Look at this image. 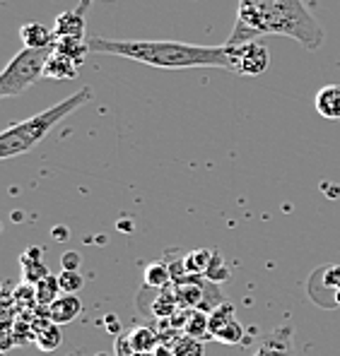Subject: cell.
Masks as SVG:
<instances>
[{
    "instance_id": "603a6c76",
    "label": "cell",
    "mask_w": 340,
    "mask_h": 356,
    "mask_svg": "<svg viewBox=\"0 0 340 356\" xmlns=\"http://www.w3.org/2000/svg\"><path fill=\"white\" fill-rule=\"evenodd\" d=\"M59 284L63 294H77L85 286V277L80 275V270H63L59 275Z\"/></svg>"
},
{
    "instance_id": "8fae6325",
    "label": "cell",
    "mask_w": 340,
    "mask_h": 356,
    "mask_svg": "<svg viewBox=\"0 0 340 356\" xmlns=\"http://www.w3.org/2000/svg\"><path fill=\"white\" fill-rule=\"evenodd\" d=\"M318 116L326 120H340V85H326L318 89L316 99H314Z\"/></svg>"
},
{
    "instance_id": "5bb4252c",
    "label": "cell",
    "mask_w": 340,
    "mask_h": 356,
    "mask_svg": "<svg viewBox=\"0 0 340 356\" xmlns=\"http://www.w3.org/2000/svg\"><path fill=\"white\" fill-rule=\"evenodd\" d=\"M61 284H59V275H46L44 280H39L34 284V301L41 306H51V303L59 298Z\"/></svg>"
},
{
    "instance_id": "9a60e30c",
    "label": "cell",
    "mask_w": 340,
    "mask_h": 356,
    "mask_svg": "<svg viewBox=\"0 0 340 356\" xmlns=\"http://www.w3.org/2000/svg\"><path fill=\"white\" fill-rule=\"evenodd\" d=\"M61 342H63L61 325L51 321V318L39 330H36V344H39L44 352H54V349H59Z\"/></svg>"
},
{
    "instance_id": "d6986e66",
    "label": "cell",
    "mask_w": 340,
    "mask_h": 356,
    "mask_svg": "<svg viewBox=\"0 0 340 356\" xmlns=\"http://www.w3.org/2000/svg\"><path fill=\"white\" fill-rule=\"evenodd\" d=\"M212 339H217L219 344H239L244 339V325L234 318V321L224 323V325L212 334Z\"/></svg>"
},
{
    "instance_id": "ba28073f",
    "label": "cell",
    "mask_w": 340,
    "mask_h": 356,
    "mask_svg": "<svg viewBox=\"0 0 340 356\" xmlns=\"http://www.w3.org/2000/svg\"><path fill=\"white\" fill-rule=\"evenodd\" d=\"M20 39H22L24 49H54L56 34L54 29L44 27L41 22H27L20 27Z\"/></svg>"
},
{
    "instance_id": "7a4b0ae2",
    "label": "cell",
    "mask_w": 340,
    "mask_h": 356,
    "mask_svg": "<svg viewBox=\"0 0 340 356\" xmlns=\"http://www.w3.org/2000/svg\"><path fill=\"white\" fill-rule=\"evenodd\" d=\"M92 54L118 56L162 70H188V67H234V49L222 46H201L186 41H138V39H104L92 36Z\"/></svg>"
},
{
    "instance_id": "ffe728a7",
    "label": "cell",
    "mask_w": 340,
    "mask_h": 356,
    "mask_svg": "<svg viewBox=\"0 0 340 356\" xmlns=\"http://www.w3.org/2000/svg\"><path fill=\"white\" fill-rule=\"evenodd\" d=\"M208 318H210V332L215 334L224 323L234 321V306L227 301H219L217 306H212L210 311H208Z\"/></svg>"
},
{
    "instance_id": "7402d4cb",
    "label": "cell",
    "mask_w": 340,
    "mask_h": 356,
    "mask_svg": "<svg viewBox=\"0 0 340 356\" xmlns=\"http://www.w3.org/2000/svg\"><path fill=\"white\" fill-rule=\"evenodd\" d=\"M203 342L201 339H193L184 334V337H179L174 344H171V356H203Z\"/></svg>"
},
{
    "instance_id": "30bf717a",
    "label": "cell",
    "mask_w": 340,
    "mask_h": 356,
    "mask_svg": "<svg viewBox=\"0 0 340 356\" xmlns=\"http://www.w3.org/2000/svg\"><path fill=\"white\" fill-rule=\"evenodd\" d=\"M54 34H56V39H63V36H77V39H85V34H87L85 15H80L77 10H65V13H61L59 17H56Z\"/></svg>"
},
{
    "instance_id": "9c48e42d",
    "label": "cell",
    "mask_w": 340,
    "mask_h": 356,
    "mask_svg": "<svg viewBox=\"0 0 340 356\" xmlns=\"http://www.w3.org/2000/svg\"><path fill=\"white\" fill-rule=\"evenodd\" d=\"M181 332L188 334L193 339H212L210 332V318L208 313H203L201 308H186L184 321H181Z\"/></svg>"
},
{
    "instance_id": "ac0fdd59",
    "label": "cell",
    "mask_w": 340,
    "mask_h": 356,
    "mask_svg": "<svg viewBox=\"0 0 340 356\" xmlns=\"http://www.w3.org/2000/svg\"><path fill=\"white\" fill-rule=\"evenodd\" d=\"M171 282V270L164 263H153L145 270V286H155V289H164Z\"/></svg>"
},
{
    "instance_id": "e0dca14e",
    "label": "cell",
    "mask_w": 340,
    "mask_h": 356,
    "mask_svg": "<svg viewBox=\"0 0 340 356\" xmlns=\"http://www.w3.org/2000/svg\"><path fill=\"white\" fill-rule=\"evenodd\" d=\"M130 342L135 347V354H153L157 347V332L150 327H135L130 330Z\"/></svg>"
},
{
    "instance_id": "5b68a950",
    "label": "cell",
    "mask_w": 340,
    "mask_h": 356,
    "mask_svg": "<svg viewBox=\"0 0 340 356\" xmlns=\"http://www.w3.org/2000/svg\"><path fill=\"white\" fill-rule=\"evenodd\" d=\"M232 49H234V67H232L234 72L256 77V75H263V72L268 70L270 56L258 39L247 41V44H242V46H232Z\"/></svg>"
},
{
    "instance_id": "6da1fadb",
    "label": "cell",
    "mask_w": 340,
    "mask_h": 356,
    "mask_svg": "<svg viewBox=\"0 0 340 356\" xmlns=\"http://www.w3.org/2000/svg\"><path fill=\"white\" fill-rule=\"evenodd\" d=\"M263 34L290 36L307 51L323 44L326 34L304 0H239L237 19L227 46H242Z\"/></svg>"
},
{
    "instance_id": "d4e9b609",
    "label": "cell",
    "mask_w": 340,
    "mask_h": 356,
    "mask_svg": "<svg viewBox=\"0 0 340 356\" xmlns=\"http://www.w3.org/2000/svg\"><path fill=\"white\" fill-rule=\"evenodd\" d=\"M61 265H63V270H80L82 255H80V253H75V250H68V253H63Z\"/></svg>"
},
{
    "instance_id": "277c9868",
    "label": "cell",
    "mask_w": 340,
    "mask_h": 356,
    "mask_svg": "<svg viewBox=\"0 0 340 356\" xmlns=\"http://www.w3.org/2000/svg\"><path fill=\"white\" fill-rule=\"evenodd\" d=\"M54 49H22L5 65L0 75V97H20L22 92L44 77V67Z\"/></svg>"
},
{
    "instance_id": "44dd1931",
    "label": "cell",
    "mask_w": 340,
    "mask_h": 356,
    "mask_svg": "<svg viewBox=\"0 0 340 356\" xmlns=\"http://www.w3.org/2000/svg\"><path fill=\"white\" fill-rule=\"evenodd\" d=\"M176 306H179L176 291H174V294H169V291H162V294H157L155 303H153V316H157V318H169V316H174Z\"/></svg>"
},
{
    "instance_id": "2e32d148",
    "label": "cell",
    "mask_w": 340,
    "mask_h": 356,
    "mask_svg": "<svg viewBox=\"0 0 340 356\" xmlns=\"http://www.w3.org/2000/svg\"><path fill=\"white\" fill-rule=\"evenodd\" d=\"M212 258H215V253H210V250H193V253H188L184 258V267H186L188 275L206 277L212 265Z\"/></svg>"
},
{
    "instance_id": "7c38bea8",
    "label": "cell",
    "mask_w": 340,
    "mask_h": 356,
    "mask_svg": "<svg viewBox=\"0 0 340 356\" xmlns=\"http://www.w3.org/2000/svg\"><path fill=\"white\" fill-rule=\"evenodd\" d=\"M54 51H56V54H61V56H65V58L72 60L75 65H82L87 56L92 54L90 41L77 39V36H63V39H56Z\"/></svg>"
},
{
    "instance_id": "cb8c5ba5",
    "label": "cell",
    "mask_w": 340,
    "mask_h": 356,
    "mask_svg": "<svg viewBox=\"0 0 340 356\" xmlns=\"http://www.w3.org/2000/svg\"><path fill=\"white\" fill-rule=\"evenodd\" d=\"M135 347L130 342V334H116V356H133Z\"/></svg>"
},
{
    "instance_id": "8992f818",
    "label": "cell",
    "mask_w": 340,
    "mask_h": 356,
    "mask_svg": "<svg viewBox=\"0 0 340 356\" xmlns=\"http://www.w3.org/2000/svg\"><path fill=\"white\" fill-rule=\"evenodd\" d=\"M292 339H295V327H292V323L278 325L273 332L261 339L254 356H295L292 354Z\"/></svg>"
},
{
    "instance_id": "52a82bcc",
    "label": "cell",
    "mask_w": 340,
    "mask_h": 356,
    "mask_svg": "<svg viewBox=\"0 0 340 356\" xmlns=\"http://www.w3.org/2000/svg\"><path fill=\"white\" fill-rule=\"evenodd\" d=\"M82 313V301L77 294H63L51 306H46V316L59 325H68Z\"/></svg>"
},
{
    "instance_id": "484cf974",
    "label": "cell",
    "mask_w": 340,
    "mask_h": 356,
    "mask_svg": "<svg viewBox=\"0 0 340 356\" xmlns=\"http://www.w3.org/2000/svg\"><path fill=\"white\" fill-rule=\"evenodd\" d=\"M92 3H94V0H77V13L87 15V13H90V8H92Z\"/></svg>"
},
{
    "instance_id": "3957f363",
    "label": "cell",
    "mask_w": 340,
    "mask_h": 356,
    "mask_svg": "<svg viewBox=\"0 0 340 356\" xmlns=\"http://www.w3.org/2000/svg\"><path fill=\"white\" fill-rule=\"evenodd\" d=\"M94 99L92 87H80L75 94H70L68 99L49 106L46 111L36 113L27 120L13 123L0 133V159H13V156L27 154L29 149H34L63 118H68L72 111H77L80 106H87Z\"/></svg>"
},
{
    "instance_id": "4fadbf2b",
    "label": "cell",
    "mask_w": 340,
    "mask_h": 356,
    "mask_svg": "<svg viewBox=\"0 0 340 356\" xmlns=\"http://www.w3.org/2000/svg\"><path fill=\"white\" fill-rule=\"evenodd\" d=\"M77 70H80V65H75V63L68 60L65 56L51 51L49 60H46V67H44V77H46V80L65 82V80H75Z\"/></svg>"
}]
</instances>
